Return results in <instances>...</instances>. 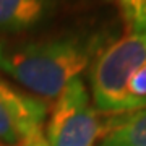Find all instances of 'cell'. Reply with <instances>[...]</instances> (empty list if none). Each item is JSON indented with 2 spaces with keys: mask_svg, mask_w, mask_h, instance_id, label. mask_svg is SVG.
Wrapping results in <instances>:
<instances>
[{
  "mask_svg": "<svg viewBox=\"0 0 146 146\" xmlns=\"http://www.w3.org/2000/svg\"><path fill=\"white\" fill-rule=\"evenodd\" d=\"M145 62L146 29L127 33L96 55L89 76L91 99L99 114L125 112L128 83Z\"/></svg>",
  "mask_w": 146,
  "mask_h": 146,
  "instance_id": "2",
  "label": "cell"
},
{
  "mask_svg": "<svg viewBox=\"0 0 146 146\" xmlns=\"http://www.w3.org/2000/svg\"><path fill=\"white\" fill-rule=\"evenodd\" d=\"M102 135V120L81 76L72 80L54 99L44 123L49 146H96Z\"/></svg>",
  "mask_w": 146,
  "mask_h": 146,
  "instance_id": "3",
  "label": "cell"
},
{
  "mask_svg": "<svg viewBox=\"0 0 146 146\" xmlns=\"http://www.w3.org/2000/svg\"><path fill=\"white\" fill-rule=\"evenodd\" d=\"M49 107L0 76V146H23L44 130Z\"/></svg>",
  "mask_w": 146,
  "mask_h": 146,
  "instance_id": "4",
  "label": "cell"
},
{
  "mask_svg": "<svg viewBox=\"0 0 146 146\" xmlns=\"http://www.w3.org/2000/svg\"><path fill=\"white\" fill-rule=\"evenodd\" d=\"M98 146H146V107L107 115Z\"/></svg>",
  "mask_w": 146,
  "mask_h": 146,
  "instance_id": "6",
  "label": "cell"
},
{
  "mask_svg": "<svg viewBox=\"0 0 146 146\" xmlns=\"http://www.w3.org/2000/svg\"><path fill=\"white\" fill-rule=\"evenodd\" d=\"M119 7L127 33L146 29V0H115Z\"/></svg>",
  "mask_w": 146,
  "mask_h": 146,
  "instance_id": "7",
  "label": "cell"
},
{
  "mask_svg": "<svg viewBox=\"0 0 146 146\" xmlns=\"http://www.w3.org/2000/svg\"><path fill=\"white\" fill-rule=\"evenodd\" d=\"M146 107V62L131 76L127 88L125 112Z\"/></svg>",
  "mask_w": 146,
  "mask_h": 146,
  "instance_id": "8",
  "label": "cell"
},
{
  "mask_svg": "<svg viewBox=\"0 0 146 146\" xmlns=\"http://www.w3.org/2000/svg\"><path fill=\"white\" fill-rule=\"evenodd\" d=\"M23 146H49L46 138H44V130H42L41 133H36L34 136H31Z\"/></svg>",
  "mask_w": 146,
  "mask_h": 146,
  "instance_id": "9",
  "label": "cell"
},
{
  "mask_svg": "<svg viewBox=\"0 0 146 146\" xmlns=\"http://www.w3.org/2000/svg\"><path fill=\"white\" fill-rule=\"evenodd\" d=\"M101 42L96 36H60L0 41V72L42 101L55 99L91 65Z\"/></svg>",
  "mask_w": 146,
  "mask_h": 146,
  "instance_id": "1",
  "label": "cell"
},
{
  "mask_svg": "<svg viewBox=\"0 0 146 146\" xmlns=\"http://www.w3.org/2000/svg\"><path fill=\"white\" fill-rule=\"evenodd\" d=\"M57 0H0V36L3 39L26 34L46 23Z\"/></svg>",
  "mask_w": 146,
  "mask_h": 146,
  "instance_id": "5",
  "label": "cell"
}]
</instances>
